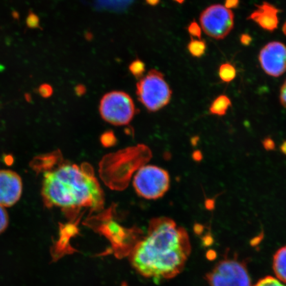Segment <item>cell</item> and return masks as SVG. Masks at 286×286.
Segmentation results:
<instances>
[{
	"instance_id": "e0dca14e",
	"label": "cell",
	"mask_w": 286,
	"mask_h": 286,
	"mask_svg": "<svg viewBox=\"0 0 286 286\" xmlns=\"http://www.w3.org/2000/svg\"><path fill=\"white\" fill-rule=\"evenodd\" d=\"M26 24L28 28L30 29H41L38 15L35 14L32 10L30 11L27 17Z\"/></svg>"
},
{
	"instance_id": "d4e9b609",
	"label": "cell",
	"mask_w": 286,
	"mask_h": 286,
	"mask_svg": "<svg viewBox=\"0 0 286 286\" xmlns=\"http://www.w3.org/2000/svg\"><path fill=\"white\" fill-rule=\"evenodd\" d=\"M86 87L83 84H79L77 85L76 88H75V92H76V94L79 96H81V95H84L86 93Z\"/></svg>"
},
{
	"instance_id": "6da1fadb",
	"label": "cell",
	"mask_w": 286,
	"mask_h": 286,
	"mask_svg": "<svg viewBox=\"0 0 286 286\" xmlns=\"http://www.w3.org/2000/svg\"><path fill=\"white\" fill-rule=\"evenodd\" d=\"M189 236L167 217L153 219L145 238L130 254L133 267L146 278L168 280L181 273L191 254Z\"/></svg>"
},
{
	"instance_id": "277c9868",
	"label": "cell",
	"mask_w": 286,
	"mask_h": 286,
	"mask_svg": "<svg viewBox=\"0 0 286 286\" xmlns=\"http://www.w3.org/2000/svg\"><path fill=\"white\" fill-rule=\"evenodd\" d=\"M102 118L114 125H125L134 118L135 110L134 101L127 93L114 91L102 97L99 106Z\"/></svg>"
},
{
	"instance_id": "7402d4cb",
	"label": "cell",
	"mask_w": 286,
	"mask_h": 286,
	"mask_svg": "<svg viewBox=\"0 0 286 286\" xmlns=\"http://www.w3.org/2000/svg\"><path fill=\"white\" fill-rule=\"evenodd\" d=\"M252 39L251 36L248 34H243L241 35L240 37V41L242 45L244 46H248L250 45Z\"/></svg>"
},
{
	"instance_id": "9a60e30c",
	"label": "cell",
	"mask_w": 286,
	"mask_h": 286,
	"mask_svg": "<svg viewBox=\"0 0 286 286\" xmlns=\"http://www.w3.org/2000/svg\"><path fill=\"white\" fill-rule=\"evenodd\" d=\"M128 69L136 79H139L145 72V64L141 60L137 59L131 63Z\"/></svg>"
},
{
	"instance_id": "30bf717a",
	"label": "cell",
	"mask_w": 286,
	"mask_h": 286,
	"mask_svg": "<svg viewBox=\"0 0 286 286\" xmlns=\"http://www.w3.org/2000/svg\"><path fill=\"white\" fill-rule=\"evenodd\" d=\"M280 12L272 4L264 2L261 5H257L256 10L250 15L248 19L252 20L258 24L263 30L273 32L278 27V13Z\"/></svg>"
},
{
	"instance_id": "603a6c76",
	"label": "cell",
	"mask_w": 286,
	"mask_h": 286,
	"mask_svg": "<svg viewBox=\"0 0 286 286\" xmlns=\"http://www.w3.org/2000/svg\"><path fill=\"white\" fill-rule=\"evenodd\" d=\"M239 5V0H225V6L226 8L231 10V9L237 8Z\"/></svg>"
},
{
	"instance_id": "3957f363",
	"label": "cell",
	"mask_w": 286,
	"mask_h": 286,
	"mask_svg": "<svg viewBox=\"0 0 286 286\" xmlns=\"http://www.w3.org/2000/svg\"><path fill=\"white\" fill-rule=\"evenodd\" d=\"M136 94L139 100L150 112H157L171 99L172 90L163 74L151 70L137 84Z\"/></svg>"
},
{
	"instance_id": "8992f818",
	"label": "cell",
	"mask_w": 286,
	"mask_h": 286,
	"mask_svg": "<svg viewBox=\"0 0 286 286\" xmlns=\"http://www.w3.org/2000/svg\"><path fill=\"white\" fill-rule=\"evenodd\" d=\"M206 278L210 286H252L246 265L236 259L219 262Z\"/></svg>"
},
{
	"instance_id": "cb8c5ba5",
	"label": "cell",
	"mask_w": 286,
	"mask_h": 286,
	"mask_svg": "<svg viewBox=\"0 0 286 286\" xmlns=\"http://www.w3.org/2000/svg\"><path fill=\"white\" fill-rule=\"evenodd\" d=\"M263 145L265 146L266 149L267 150L273 149L275 146L274 142L270 139H265V141H264Z\"/></svg>"
},
{
	"instance_id": "2e32d148",
	"label": "cell",
	"mask_w": 286,
	"mask_h": 286,
	"mask_svg": "<svg viewBox=\"0 0 286 286\" xmlns=\"http://www.w3.org/2000/svg\"><path fill=\"white\" fill-rule=\"evenodd\" d=\"M254 286H286L284 283L281 282L277 278L272 276L265 277L258 282Z\"/></svg>"
},
{
	"instance_id": "4316f807",
	"label": "cell",
	"mask_w": 286,
	"mask_h": 286,
	"mask_svg": "<svg viewBox=\"0 0 286 286\" xmlns=\"http://www.w3.org/2000/svg\"><path fill=\"white\" fill-rule=\"evenodd\" d=\"M12 17L13 19L15 20H18L19 18V13L17 12V11H13L12 13Z\"/></svg>"
},
{
	"instance_id": "1f68e13d",
	"label": "cell",
	"mask_w": 286,
	"mask_h": 286,
	"mask_svg": "<svg viewBox=\"0 0 286 286\" xmlns=\"http://www.w3.org/2000/svg\"><path fill=\"white\" fill-rule=\"evenodd\" d=\"M174 1H175V2H176L177 3H178V4H183V3H184V2H185V0H174Z\"/></svg>"
},
{
	"instance_id": "4fadbf2b",
	"label": "cell",
	"mask_w": 286,
	"mask_h": 286,
	"mask_svg": "<svg viewBox=\"0 0 286 286\" xmlns=\"http://www.w3.org/2000/svg\"><path fill=\"white\" fill-rule=\"evenodd\" d=\"M206 48L205 42L201 39H194L192 38L188 45V49L191 55L194 57L200 58L205 54Z\"/></svg>"
},
{
	"instance_id": "7a4b0ae2",
	"label": "cell",
	"mask_w": 286,
	"mask_h": 286,
	"mask_svg": "<svg viewBox=\"0 0 286 286\" xmlns=\"http://www.w3.org/2000/svg\"><path fill=\"white\" fill-rule=\"evenodd\" d=\"M42 195L46 206L63 210L97 209L103 203V192L94 174L71 164L45 173Z\"/></svg>"
},
{
	"instance_id": "9c48e42d",
	"label": "cell",
	"mask_w": 286,
	"mask_h": 286,
	"mask_svg": "<svg viewBox=\"0 0 286 286\" xmlns=\"http://www.w3.org/2000/svg\"><path fill=\"white\" fill-rule=\"evenodd\" d=\"M23 190L21 177L11 170L0 171V205L11 207L19 200Z\"/></svg>"
},
{
	"instance_id": "ba28073f",
	"label": "cell",
	"mask_w": 286,
	"mask_h": 286,
	"mask_svg": "<svg viewBox=\"0 0 286 286\" xmlns=\"http://www.w3.org/2000/svg\"><path fill=\"white\" fill-rule=\"evenodd\" d=\"M258 59L266 74L280 76L286 72V46L280 42H270L262 48Z\"/></svg>"
},
{
	"instance_id": "7c38bea8",
	"label": "cell",
	"mask_w": 286,
	"mask_h": 286,
	"mask_svg": "<svg viewBox=\"0 0 286 286\" xmlns=\"http://www.w3.org/2000/svg\"><path fill=\"white\" fill-rule=\"evenodd\" d=\"M230 106H231V101L229 97L225 95H221L213 101L210 108V112L213 115L223 116Z\"/></svg>"
},
{
	"instance_id": "44dd1931",
	"label": "cell",
	"mask_w": 286,
	"mask_h": 286,
	"mask_svg": "<svg viewBox=\"0 0 286 286\" xmlns=\"http://www.w3.org/2000/svg\"><path fill=\"white\" fill-rule=\"evenodd\" d=\"M280 99L281 105L286 108V81L282 84L281 87Z\"/></svg>"
},
{
	"instance_id": "ac0fdd59",
	"label": "cell",
	"mask_w": 286,
	"mask_h": 286,
	"mask_svg": "<svg viewBox=\"0 0 286 286\" xmlns=\"http://www.w3.org/2000/svg\"><path fill=\"white\" fill-rule=\"evenodd\" d=\"M9 223V217L4 207L0 205V234L3 232L8 227Z\"/></svg>"
},
{
	"instance_id": "484cf974",
	"label": "cell",
	"mask_w": 286,
	"mask_h": 286,
	"mask_svg": "<svg viewBox=\"0 0 286 286\" xmlns=\"http://www.w3.org/2000/svg\"><path fill=\"white\" fill-rule=\"evenodd\" d=\"M146 2L148 5L155 6L158 5L160 3V0H146Z\"/></svg>"
},
{
	"instance_id": "ffe728a7",
	"label": "cell",
	"mask_w": 286,
	"mask_h": 286,
	"mask_svg": "<svg viewBox=\"0 0 286 286\" xmlns=\"http://www.w3.org/2000/svg\"><path fill=\"white\" fill-rule=\"evenodd\" d=\"M38 92L39 94L44 98H48L50 97L53 94V89L52 86L48 84H41L39 86Z\"/></svg>"
},
{
	"instance_id": "5b68a950",
	"label": "cell",
	"mask_w": 286,
	"mask_h": 286,
	"mask_svg": "<svg viewBox=\"0 0 286 286\" xmlns=\"http://www.w3.org/2000/svg\"><path fill=\"white\" fill-rule=\"evenodd\" d=\"M134 186L139 196L148 199H159L169 189V174L158 166H145L135 175Z\"/></svg>"
},
{
	"instance_id": "83f0119b",
	"label": "cell",
	"mask_w": 286,
	"mask_h": 286,
	"mask_svg": "<svg viewBox=\"0 0 286 286\" xmlns=\"http://www.w3.org/2000/svg\"><path fill=\"white\" fill-rule=\"evenodd\" d=\"M281 150L282 151L283 154H286V141H285L284 143L282 144V145H281Z\"/></svg>"
},
{
	"instance_id": "d6986e66",
	"label": "cell",
	"mask_w": 286,
	"mask_h": 286,
	"mask_svg": "<svg viewBox=\"0 0 286 286\" xmlns=\"http://www.w3.org/2000/svg\"><path fill=\"white\" fill-rule=\"evenodd\" d=\"M188 31L192 38L193 37H196L198 39H201V28L197 22H192L188 26Z\"/></svg>"
},
{
	"instance_id": "5bb4252c",
	"label": "cell",
	"mask_w": 286,
	"mask_h": 286,
	"mask_svg": "<svg viewBox=\"0 0 286 286\" xmlns=\"http://www.w3.org/2000/svg\"><path fill=\"white\" fill-rule=\"evenodd\" d=\"M237 71L233 65L230 63L221 64L219 70V76L224 83H230L236 79Z\"/></svg>"
},
{
	"instance_id": "f546056e",
	"label": "cell",
	"mask_w": 286,
	"mask_h": 286,
	"mask_svg": "<svg viewBox=\"0 0 286 286\" xmlns=\"http://www.w3.org/2000/svg\"><path fill=\"white\" fill-rule=\"evenodd\" d=\"M6 67L3 65V64H0V72H3L5 70Z\"/></svg>"
},
{
	"instance_id": "4dcf8cb0",
	"label": "cell",
	"mask_w": 286,
	"mask_h": 286,
	"mask_svg": "<svg viewBox=\"0 0 286 286\" xmlns=\"http://www.w3.org/2000/svg\"><path fill=\"white\" fill-rule=\"evenodd\" d=\"M282 32L283 33V34H284L286 36V22L284 24H283V25L282 27Z\"/></svg>"
},
{
	"instance_id": "8fae6325",
	"label": "cell",
	"mask_w": 286,
	"mask_h": 286,
	"mask_svg": "<svg viewBox=\"0 0 286 286\" xmlns=\"http://www.w3.org/2000/svg\"><path fill=\"white\" fill-rule=\"evenodd\" d=\"M273 270L277 279L286 283V246L280 248L274 254Z\"/></svg>"
},
{
	"instance_id": "52a82bcc",
	"label": "cell",
	"mask_w": 286,
	"mask_h": 286,
	"mask_svg": "<svg viewBox=\"0 0 286 286\" xmlns=\"http://www.w3.org/2000/svg\"><path fill=\"white\" fill-rule=\"evenodd\" d=\"M199 22L201 30L213 39H225L234 28V13L220 4L206 8L201 13Z\"/></svg>"
},
{
	"instance_id": "f1b7e54d",
	"label": "cell",
	"mask_w": 286,
	"mask_h": 286,
	"mask_svg": "<svg viewBox=\"0 0 286 286\" xmlns=\"http://www.w3.org/2000/svg\"><path fill=\"white\" fill-rule=\"evenodd\" d=\"M25 97L27 101H30L31 99H32V97H31L30 94H26Z\"/></svg>"
}]
</instances>
